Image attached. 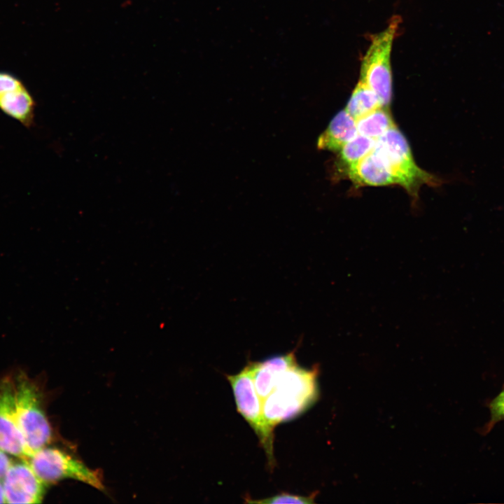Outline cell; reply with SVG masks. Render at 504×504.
I'll return each mask as SVG.
<instances>
[{
  "label": "cell",
  "mask_w": 504,
  "mask_h": 504,
  "mask_svg": "<svg viewBox=\"0 0 504 504\" xmlns=\"http://www.w3.org/2000/svg\"><path fill=\"white\" fill-rule=\"evenodd\" d=\"M318 372L317 368L304 369L297 363L280 374L262 403L263 417L271 428L296 417L313 405L318 396Z\"/></svg>",
  "instance_id": "6da1fadb"
},
{
  "label": "cell",
  "mask_w": 504,
  "mask_h": 504,
  "mask_svg": "<svg viewBox=\"0 0 504 504\" xmlns=\"http://www.w3.org/2000/svg\"><path fill=\"white\" fill-rule=\"evenodd\" d=\"M372 151L380 158L394 178L414 198L424 184L438 186L442 181L421 169L415 162L410 146L397 126L376 140Z\"/></svg>",
  "instance_id": "7a4b0ae2"
},
{
  "label": "cell",
  "mask_w": 504,
  "mask_h": 504,
  "mask_svg": "<svg viewBox=\"0 0 504 504\" xmlns=\"http://www.w3.org/2000/svg\"><path fill=\"white\" fill-rule=\"evenodd\" d=\"M400 23V18L393 16L384 30L372 37L360 64L359 80L376 94L382 107L386 108L392 97V46Z\"/></svg>",
  "instance_id": "3957f363"
},
{
  "label": "cell",
  "mask_w": 504,
  "mask_h": 504,
  "mask_svg": "<svg viewBox=\"0 0 504 504\" xmlns=\"http://www.w3.org/2000/svg\"><path fill=\"white\" fill-rule=\"evenodd\" d=\"M14 405L29 458L50 442L52 430L41 405L39 391L22 375L14 384Z\"/></svg>",
  "instance_id": "277c9868"
},
{
  "label": "cell",
  "mask_w": 504,
  "mask_h": 504,
  "mask_svg": "<svg viewBox=\"0 0 504 504\" xmlns=\"http://www.w3.org/2000/svg\"><path fill=\"white\" fill-rule=\"evenodd\" d=\"M36 474L47 485L65 479L83 482L103 491L100 473L57 448L43 447L27 460Z\"/></svg>",
  "instance_id": "5b68a950"
},
{
  "label": "cell",
  "mask_w": 504,
  "mask_h": 504,
  "mask_svg": "<svg viewBox=\"0 0 504 504\" xmlns=\"http://www.w3.org/2000/svg\"><path fill=\"white\" fill-rule=\"evenodd\" d=\"M226 377L232 389L237 411L257 435L270 466L272 468L274 465V430L263 417L262 405L255 388L249 364L239 373Z\"/></svg>",
  "instance_id": "8992f818"
},
{
  "label": "cell",
  "mask_w": 504,
  "mask_h": 504,
  "mask_svg": "<svg viewBox=\"0 0 504 504\" xmlns=\"http://www.w3.org/2000/svg\"><path fill=\"white\" fill-rule=\"evenodd\" d=\"M1 482L6 503H41L48 486L24 459L12 462Z\"/></svg>",
  "instance_id": "52a82bcc"
},
{
  "label": "cell",
  "mask_w": 504,
  "mask_h": 504,
  "mask_svg": "<svg viewBox=\"0 0 504 504\" xmlns=\"http://www.w3.org/2000/svg\"><path fill=\"white\" fill-rule=\"evenodd\" d=\"M36 103L23 82L15 75L0 71V111L26 128L35 123Z\"/></svg>",
  "instance_id": "ba28073f"
},
{
  "label": "cell",
  "mask_w": 504,
  "mask_h": 504,
  "mask_svg": "<svg viewBox=\"0 0 504 504\" xmlns=\"http://www.w3.org/2000/svg\"><path fill=\"white\" fill-rule=\"evenodd\" d=\"M0 449L20 459H28L15 416L14 384L10 380L0 384Z\"/></svg>",
  "instance_id": "9c48e42d"
},
{
  "label": "cell",
  "mask_w": 504,
  "mask_h": 504,
  "mask_svg": "<svg viewBox=\"0 0 504 504\" xmlns=\"http://www.w3.org/2000/svg\"><path fill=\"white\" fill-rule=\"evenodd\" d=\"M295 363L297 360L293 352L248 363L261 405L272 392L280 374Z\"/></svg>",
  "instance_id": "30bf717a"
},
{
  "label": "cell",
  "mask_w": 504,
  "mask_h": 504,
  "mask_svg": "<svg viewBox=\"0 0 504 504\" xmlns=\"http://www.w3.org/2000/svg\"><path fill=\"white\" fill-rule=\"evenodd\" d=\"M346 173L349 179L356 186L396 185L394 178L372 150L358 162L347 168Z\"/></svg>",
  "instance_id": "8fae6325"
},
{
  "label": "cell",
  "mask_w": 504,
  "mask_h": 504,
  "mask_svg": "<svg viewBox=\"0 0 504 504\" xmlns=\"http://www.w3.org/2000/svg\"><path fill=\"white\" fill-rule=\"evenodd\" d=\"M356 120L344 108L340 111L320 135L317 147L321 150L339 152L358 134Z\"/></svg>",
  "instance_id": "7c38bea8"
},
{
  "label": "cell",
  "mask_w": 504,
  "mask_h": 504,
  "mask_svg": "<svg viewBox=\"0 0 504 504\" xmlns=\"http://www.w3.org/2000/svg\"><path fill=\"white\" fill-rule=\"evenodd\" d=\"M356 126L359 134L377 140L396 125L389 108L379 107L357 120Z\"/></svg>",
  "instance_id": "4fadbf2b"
},
{
  "label": "cell",
  "mask_w": 504,
  "mask_h": 504,
  "mask_svg": "<svg viewBox=\"0 0 504 504\" xmlns=\"http://www.w3.org/2000/svg\"><path fill=\"white\" fill-rule=\"evenodd\" d=\"M379 107L382 106L376 94L358 80L345 109L357 120Z\"/></svg>",
  "instance_id": "5bb4252c"
},
{
  "label": "cell",
  "mask_w": 504,
  "mask_h": 504,
  "mask_svg": "<svg viewBox=\"0 0 504 504\" xmlns=\"http://www.w3.org/2000/svg\"><path fill=\"white\" fill-rule=\"evenodd\" d=\"M375 143L376 140L358 134L338 152L339 159L347 169L370 153Z\"/></svg>",
  "instance_id": "9a60e30c"
},
{
  "label": "cell",
  "mask_w": 504,
  "mask_h": 504,
  "mask_svg": "<svg viewBox=\"0 0 504 504\" xmlns=\"http://www.w3.org/2000/svg\"><path fill=\"white\" fill-rule=\"evenodd\" d=\"M490 412V419L482 428L481 433H489L494 426L504 421V388L487 405Z\"/></svg>",
  "instance_id": "2e32d148"
},
{
  "label": "cell",
  "mask_w": 504,
  "mask_h": 504,
  "mask_svg": "<svg viewBox=\"0 0 504 504\" xmlns=\"http://www.w3.org/2000/svg\"><path fill=\"white\" fill-rule=\"evenodd\" d=\"M246 503H264V504H275V503H301L307 504L314 502V494L311 496H302L298 495H293L288 493H281L268 498L260 500H252L246 498Z\"/></svg>",
  "instance_id": "e0dca14e"
},
{
  "label": "cell",
  "mask_w": 504,
  "mask_h": 504,
  "mask_svg": "<svg viewBox=\"0 0 504 504\" xmlns=\"http://www.w3.org/2000/svg\"><path fill=\"white\" fill-rule=\"evenodd\" d=\"M13 461L7 453L0 449V480L1 481Z\"/></svg>",
  "instance_id": "ac0fdd59"
},
{
  "label": "cell",
  "mask_w": 504,
  "mask_h": 504,
  "mask_svg": "<svg viewBox=\"0 0 504 504\" xmlns=\"http://www.w3.org/2000/svg\"><path fill=\"white\" fill-rule=\"evenodd\" d=\"M0 503H6L2 482L0 480Z\"/></svg>",
  "instance_id": "d6986e66"
}]
</instances>
